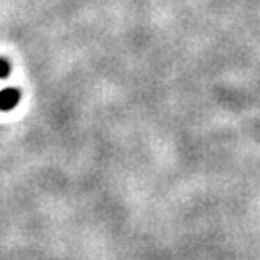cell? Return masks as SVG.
Listing matches in <instances>:
<instances>
[{"label": "cell", "instance_id": "1", "mask_svg": "<svg viewBox=\"0 0 260 260\" xmlns=\"http://www.w3.org/2000/svg\"><path fill=\"white\" fill-rule=\"evenodd\" d=\"M19 99H21V93H19L18 89L0 91V110H12L19 103Z\"/></svg>", "mask_w": 260, "mask_h": 260}, {"label": "cell", "instance_id": "2", "mask_svg": "<svg viewBox=\"0 0 260 260\" xmlns=\"http://www.w3.org/2000/svg\"><path fill=\"white\" fill-rule=\"evenodd\" d=\"M8 72H10L8 62H6V60H0V79H2V77H6Z\"/></svg>", "mask_w": 260, "mask_h": 260}]
</instances>
